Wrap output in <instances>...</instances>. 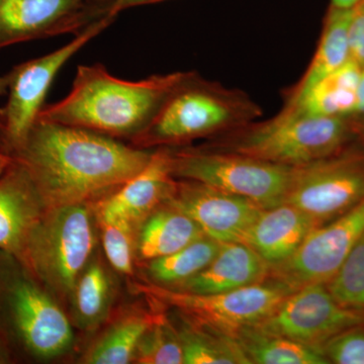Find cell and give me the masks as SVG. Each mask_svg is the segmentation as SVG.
Listing matches in <instances>:
<instances>
[{"label": "cell", "mask_w": 364, "mask_h": 364, "mask_svg": "<svg viewBox=\"0 0 364 364\" xmlns=\"http://www.w3.org/2000/svg\"><path fill=\"white\" fill-rule=\"evenodd\" d=\"M152 154L97 132L37 119L11 156L30 174L45 205L56 208L111 195Z\"/></svg>", "instance_id": "6da1fadb"}, {"label": "cell", "mask_w": 364, "mask_h": 364, "mask_svg": "<svg viewBox=\"0 0 364 364\" xmlns=\"http://www.w3.org/2000/svg\"><path fill=\"white\" fill-rule=\"evenodd\" d=\"M186 73L129 81L114 77L102 64L79 65L69 95L43 107L38 119L134 141Z\"/></svg>", "instance_id": "7a4b0ae2"}, {"label": "cell", "mask_w": 364, "mask_h": 364, "mask_svg": "<svg viewBox=\"0 0 364 364\" xmlns=\"http://www.w3.org/2000/svg\"><path fill=\"white\" fill-rule=\"evenodd\" d=\"M360 126L358 116H312L287 105L272 119L229 132L213 149L301 167L348 148Z\"/></svg>", "instance_id": "3957f363"}, {"label": "cell", "mask_w": 364, "mask_h": 364, "mask_svg": "<svg viewBox=\"0 0 364 364\" xmlns=\"http://www.w3.org/2000/svg\"><path fill=\"white\" fill-rule=\"evenodd\" d=\"M260 116V107L245 93L188 71L149 126L133 141L134 146L147 149L226 134Z\"/></svg>", "instance_id": "277c9868"}, {"label": "cell", "mask_w": 364, "mask_h": 364, "mask_svg": "<svg viewBox=\"0 0 364 364\" xmlns=\"http://www.w3.org/2000/svg\"><path fill=\"white\" fill-rule=\"evenodd\" d=\"M176 179L202 182L247 198L263 208L286 203L296 167L214 149L170 150Z\"/></svg>", "instance_id": "5b68a950"}, {"label": "cell", "mask_w": 364, "mask_h": 364, "mask_svg": "<svg viewBox=\"0 0 364 364\" xmlns=\"http://www.w3.org/2000/svg\"><path fill=\"white\" fill-rule=\"evenodd\" d=\"M86 203L51 208L37 223L23 249V257L43 282L57 293L75 289L95 245Z\"/></svg>", "instance_id": "8992f818"}, {"label": "cell", "mask_w": 364, "mask_h": 364, "mask_svg": "<svg viewBox=\"0 0 364 364\" xmlns=\"http://www.w3.org/2000/svg\"><path fill=\"white\" fill-rule=\"evenodd\" d=\"M117 16V14L105 16L76 35L68 44L14 67L0 78V92H7L6 104L0 109V122L11 154L20 147L37 121L50 86L62 67L91 40L107 30Z\"/></svg>", "instance_id": "52a82bcc"}, {"label": "cell", "mask_w": 364, "mask_h": 364, "mask_svg": "<svg viewBox=\"0 0 364 364\" xmlns=\"http://www.w3.org/2000/svg\"><path fill=\"white\" fill-rule=\"evenodd\" d=\"M136 289L173 306L196 323L210 326L228 334L256 324L294 293L282 282H261L220 294H193L159 284H136Z\"/></svg>", "instance_id": "ba28073f"}, {"label": "cell", "mask_w": 364, "mask_h": 364, "mask_svg": "<svg viewBox=\"0 0 364 364\" xmlns=\"http://www.w3.org/2000/svg\"><path fill=\"white\" fill-rule=\"evenodd\" d=\"M364 200V151L346 149L296 167L286 203L308 215L316 227Z\"/></svg>", "instance_id": "9c48e42d"}, {"label": "cell", "mask_w": 364, "mask_h": 364, "mask_svg": "<svg viewBox=\"0 0 364 364\" xmlns=\"http://www.w3.org/2000/svg\"><path fill=\"white\" fill-rule=\"evenodd\" d=\"M254 326L269 334L323 347L340 333L364 326V314L340 305L325 284H313L289 294Z\"/></svg>", "instance_id": "30bf717a"}, {"label": "cell", "mask_w": 364, "mask_h": 364, "mask_svg": "<svg viewBox=\"0 0 364 364\" xmlns=\"http://www.w3.org/2000/svg\"><path fill=\"white\" fill-rule=\"evenodd\" d=\"M364 234V200L332 221L314 228L296 253L270 269L273 280L291 291L327 284Z\"/></svg>", "instance_id": "8fae6325"}, {"label": "cell", "mask_w": 364, "mask_h": 364, "mask_svg": "<svg viewBox=\"0 0 364 364\" xmlns=\"http://www.w3.org/2000/svg\"><path fill=\"white\" fill-rule=\"evenodd\" d=\"M112 14H117L112 2L0 0V49L65 33L76 36Z\"/></svg>", "instance_id": "7c38bea8"}, {"label": "cell", "mask_w": 364, "mask_h": 364, "mask_svg": "<svg viewBox=\"0 0 364 364\" xmlns=\"http://www.w3.org/2000/svg\"><path fill=\"white\" fill-rule=\"evenodd\" d=\"M165 203L178 208L220 243H245L263 208L247 198L202 182L176 179Z\"/></svg>", "instance_id": "4fadbf2b"}, {"label": "cell", "mask_w": 364, "mask_h": 364, "mask_svg": "<svg viewBox=\"0 0 364 364\" xmlns=\"http://www.w3.org/2000/svg\"><path fill=\"white\" fill-rule=\"evenodd\" d=\"M11 306L14 323L28 349L40 358H54L70 346L68 318L44 291L28 282L14 287Z\"/></svg>", "instance_id": "5bb4252c"}, {"label": "cell", "mask_w": 364, "mask_h": 364, "mask_svg": "<svg viewBox=\"0 0 364 364\" xmlns=\"http://www.w3.org/2000/svg\"><path fill=\"white\" fill-rule=\"evenodd\" d=\"M176 178L169 149L154 151L145 168L100 203L97 215L121 217L136 225L165 203Z\"/></svg>", "instance_id": "9a60e30c"}, {"label": "cell", "mask_w": 364, "mask_h": 364, "mask_svg": "<svg viewBox=\"0 0 364 364\" xmlns=\"http://www.w3.org/2000/svg\"><path fill=\"white\" fill-rule=\"evenodd\" d=\"M45 205L25 167L13 160L0 176V250L23 254Z\"/></svg>", "instance_id": "2e32d148"}, {"label": "cell", "mask_w": 364, "mask_h": 364, "mask_svg": "<svg viewBox=\"0 0 364 364\" xmlns=\"http://www.w3.org/2000/svg\"><path fill=\"white\" fill-rule=\"evenodd\" d=\"M270 267L242 242L221 243L214 260L205 269L172 289L193 294H220L264 282Z\"/></svg>", "instance_id": "e0dca14e"}, {"label": "cell", "mask_w": 364, "mask_h": 364, "mask_svg": "<svg viewBox=\"0 0 364 364\" xmlns=\"http://www.w3.org/2000/svg\"><path fill=\"white\" fill-rule=\"evenodd\" d=\"M315 227L305 213L282 203L261 212L249 230L245 244L259 254L272 269L289 260Z\"/></svg>", "instance_id": "ac0fdd59"}, {"label": "cell", "mask_w": 364, "mask_h": 364, "mask_svg": "<svg viewBox=\"0 0 364 364\" xmlns=\"http://www.w3.org/2000/svg\"><path fill=\"white\" fill-rule=\"evenodd\" d=\"M203 236L207 235L202 228L178 208L170 205L156 208L141 228L139 255L145 260L157 259L181 250Z\"/></svg>", "instance_id": "d6986e66"}, {"label": "cell", "mask_w": 364, "mask_h": 364, "mask_svg": "<svg viewBox=\"0 0 364 364\" xmlns=\"http://www.w3.org/2000/svg\"><path fill=\"white\" fill-rule=\"evenodd\" d=\"M361 68L349 60L305 95L287 105H294L301 112L312 116L348 117L355 116L358 104V87Z\"/></svg>", "instance_id": "ffe728a7"}, {"label": "cell", "mask_w": 364, "mask_h": 364, "mask_svg": "<svg viewBox=\"0 0 364 364\" xmlns=\"http://www.w3.org/2000/svg\"><path fill=\"white\" fill-rule=\"evenodd\" d=\"M352 11L353 9H330L315 57L287 102L298 100L318 81L350 60L348 30Z\"/></svg>", "instance_id": "44dd1931"}, {"label": "cell", "mask_w": 364, "mask_h": 364, "mask_svg": "<svg viewBox=\"0 0 364 364\" xmlns=\"http://www.w3.org/2000/svg\"><path fill=\"white\" fill-rule=\"evenodd\" d=\"M237 341L250 363L257 364H326L330 363L323 347L261 331L255 326L242 328Z\"/></svg>", "instance_id": "7402d4cb"}, {"label": "cell", "mask_w": 364, "mask_h": 364, "mask_svg": "<svg viewBox=\"0 0 364 364\" xmlns=\"http://www.w3.org/2000/svg\"><path fill=\"white\" fill-rule=\"evenodd\" d=\"M179 333L186 364H249L234 335L198 323Z\"/></svg>", "instance_id": "603a6c76"}, {"label": "cell", "mask_w": 364, "mask_h": 364, "mask_svg": "<svg viewBox=\"0 0 364 364\" xmlns=\"http://www.w3.org/2000/svg\"><path fill=\"white\" fill-rule=\"evenodd\" d=\"M221 243L203 236L176 252L150 261L148 273L155 284L176 287L205 269L214 260Z\"/></svg>", "instance_id": "cb8c5ba5"}, {"label": "cell", "mask_w": 364, "mask_h": 364, "mask_svg": "<svg viewBox=\"0 0 364 364\" xmlns=\"http://www.w3.org/2000/svg\"><path fill=\"white\" fill-rule=\"evenodd\" d=\"M159 317L138 315L121 321L100 340L87 356L92 364H126L135 358L146 332Z\"/></svg>", "instance_id": "d4e9b609"}, {"label": "cell", "mask_w": 364, "mask_h": 364, "mask_svg": "<svg viewBox=\"0 0 364 364\" xmlns=\"http://www.w3.org/2000/svg\"><path fill=\"white\" fill-rule=\"evenodd\" d=\"M326 286L340 305L364 314V234Z\"/></svg>", "instance_id": "484cf974"}, {"label": "cell", "mask_w": 364, "mask_h": 364, "mask_svg": "<svg viewBox=\"0 0 364 364\" xmlns=\"http://www.w3.org/2000/svg\"><path fill=\"white\" fill-rule=\"evenodd\" d=\"M107 259L117 272L132 274L134 269L136 225L121 217L98 215Z\"/></svg>", "instance_id": "4316f807"}, {"label": "cell", "mask_w": 364, "mask_h": 364, "mask_svg": "<svg viewBox=\"0 0 364 364\" xmlns=\"http://www.w3.org/2000/svg\"><path fill=\"white\" fill-rule=\"evenodd\" d=\"M74 291L79 317L86 324L97 322L109 304V282L104 267L97 262L91 264L79 277Z\"/></svg>", "instance_id": "83f0119b"}, {"label": "cell", "mask_w": 364, "mask_h": 364, "mask_svg": "<svg viewBox=\"0 0 364 364\" xmlns=\"http://www.w3.org/2000/svg\"><path fill=\"white\" fill-rule=\"evenodd\" d=\"M135 358L143 364H181L183 351L179 334L162 317L144 335Z\"/></svg>", "instance_id": "f1b7e54d"}, {"label": "cell", "mask_w": 364, "mask_h": 364, "mask_svg": "<svg viewBox=\"0 0 364 364\" xmlns=\"http://www.w3.org/2000/svg\"><path fill=\"white\" fill-rule=\"evenodd\" d=\"M323 349L330 363L364 364V326L340 333L326 342Z\"/></svg>", "instance_id": "f546056e"}, {"label": "cell", "mask_w": 364, "mask_h": 364, "mask_svg": "<svg viewBox=\"0 0 364 364\" xmlns=\"http://www.w3.org/2000/svg\"><path fill=\"white\" fill-rule=\"evenodd\" d=\"M350 60L364 66V0L353 7L348 30Z\"/></svg>", "instance_id": "4dcf8cb0"}, {"label": "cell", "mask_w": 364, "mask_h": 364, "mask_svg": "<svg viewBox=\"0 0 364 364\" xmlns=\"http://www.w3.org/2000/svg\"><path fill=\"white\" fill-rule=\"evenodd\" d=\"M161 1H165V0H116L112 2V9L119 14L124 9H132V7L147 6V4H157V2Z\"/></svg>", "instance_id": "1f68e13d"}, {"label": "cell", "mask_w": 364, "mask_h": 364, "mask_svg": "<svg viewBox=\"0 0 364 364\" xmlns=\"http://www.w3.org/2000/svg\"><path fill=\"white\" fill-rule=\"evenodd\" d=\"M355 116L364 117V66L361 68L360 78H359Z\"/></svg>", "instance_id": "d6a6232c"}, {"label": "cell", "mask_w": 364, "mask_h": 364, "mask_svg": "<svg viewBox=\"0 0 364 364\" xmlns=\"http://www.w3.org/2000/svg\"><path fill=\"white\" fill-rule=\"evenodd\" d=\"M14 157L7 151L0 149V176L11 166Z\"/></svg>", "instance_id": "836d02e7"}, {"label": "cell", "mask_w": 364, "mask_h": 364, "mask_svg": "<svg viewBox=\"0 0 364 364\" xmlns=\"http://www.w3.org/2000/svg\"><path fill=\"white\" fill-rule=\"evenodd\" d=\"M361 0H331V7L340 9H353Z\"/></svg>", "instance_id": "e575fe53"}, {"label": "cell", "mask_w": 364, "mask_h": 364, "mask_svg": "<svg viewBox=\"0 0 364 364\" xmlns=\"http://www.w3.org/2000/svg\"><path fill=\"white\" fill-rule=\"evenodd\" d=\"M0 149H4L9 152L6 145V135H4V127H2L1 122H0Z\"/></svg>", "instance_id": "d590c367"}, {"label": "cell", "mask_w": 364, "mask_h": 364, "mask_svg": "<svg viewBox=\"0 0 364 364\" xmlns=\"http://www.w3.org/2000/svg\"><path fill=\"white\" fill-rule=\"evenodd\" d=\"M360 136H363L364 138V119L361 121Z\"/></svg>", "instance_id": "8d00e7d4"}, {"label": "cell", "mask_w": 364, "mask_h": 364, "mask_svg": "<svg viewBox=\"0 0 364 364\" xmlns=\"http://www.w3.org/2000/svg\"><path fill=\"white\" fill-rule=\"evenodd\" d=\"M90 1H95V2H114V1H116V0H90Z\"/></svg>", "instance_id": "74e56055"}]
</instances>
